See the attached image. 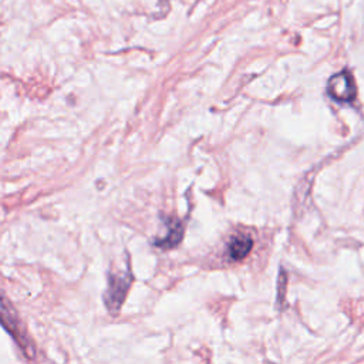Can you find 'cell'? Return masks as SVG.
Returning a JSON list of instances; mask_svg holds the SVG:
<instances>
[{
	"mask_svg": "<svg viewBox=\"0 0 364 364\" xmlns=\"http://www.w3.org/2000/svg\"><path fill=\"white\" fill-rule=\"evenodd\" d=\"M252 246H253V240L249 235L239 233V235L233 236L232 240L229 242V246H228V252H229L230 259L242 260L243 257H246L249 255Z\"/></svg>",
	"mask_w": 364,
	"mask_h": 364,
	"instance_id": "obj_3",
	"label": "cell"
},
{
	"mask_svg": "<svg viewBox=\"0 0 364 364\" xmlns=\"http://www.w3.org/2000/svg\"><path fill=\"white\" fill-rule=\"evenodd\" d=\"M166 223H168V233L162 239L155 242V245L159 246L161 249H171L176 246L181 242L183 235L182 223L178 219H168Z\"/></svg>",
	"mask_w": 364,
	"mask_h": 364,
	"instance_id": "obj_4",
	"label": "cell"
},
{
	"mask_svg": "<svg viewBox=\"0 0 364 364\" xmlns=\"http://www.w3.org/2000/svg\"><path fill=\"white\" fill-rule=\"evenodd\" d=\"M355 82L350 71L343 70L327 81V94L338 102H350L355 97Z\"/></svg>",
	"mask_w": 364,
	"mask_h": 364,
	"instance_id": "obj_1",
	"label": "cell"
},
{
	"mask_svg": "<svg viewBox=\"0 0 364 364\" xmlns=\"http://www.w3.org/2000/svg\"><path fill=\"white\" fill-rule=\"evenodd\" d=\"M129 286V280L125 276H114L111 277L108 291L105 294V303L111 311H117L124 301L127 289Z\"/></svg>",
	"mask_w": 364,
	"mask_h": 364,
	"instance_id": "obj_2",
	"label": "cell"
}]
</instances>
